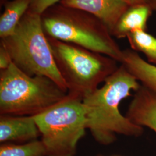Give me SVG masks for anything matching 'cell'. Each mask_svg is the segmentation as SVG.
<instances>
[{
  "instance_id": "6da1fadb",
  "label": "cell",
  "mask_w": 156,
  "mask_h": 156,
  "mask_svg": "<svg viewBox=\"0 0 156 156\" xmlns=\"http://www.w3.org/2000/svg\"><path fill=\"white\" fill-rule=\"evenodd\" d=\"M104 84L83 98L86 111V128L101 145H109L117 135L138 137L144 128L123 116L119 109L121 102L131 96L140 84L123 65L106 79Z\"/></svg>"
},
{
  "instance_id": "7a4b0ae2",
  "label": "cell",
  "mask_w": 156,
  "mask_h": 156,
  "mask_svg": "<svg viewBox=\"0 0 156 156\" xmlns=\"http://www.w3.org/2000/svg\"><path fill=\"white\" fill-rule=\"evenodd\" d=\"M41 20L46 36L80 46L121 63L123 50L106 26L89 13L58 3L46 10Z\"/></svg>"
},
{
  "instance_id": "3957f363",
  "label": "cell",
  "mask_w": 156,
  "mask_h": 156,
  "mask_svg": "<svg viewBox=\"0 0 156 156\" xmlns=\"http://www.w3.org/2000/svg\"><path fill=\"white\" fill-rule=\"evenodd\" d=\"M68 91L42 76H31L12 62L0 72V114L36 116L65 99Z\"/></svg>"
},
{
  "instance_id": "277c9868",
  "label": "cell",
  "mask_w": 156,
  "mask_h": 156,
  "mask_svg": "<svg viewBox=\"0 0 156 156\" xmlns=\"http://www.w3.org/2000/svg\"><path fill=\"white\" fill-rule=\"evenodd\" d=\"M12 62L29 76L50 78L62 89L68 91L59 72L45 34L41 15L28 11L17 25L14 33L1 39Z\"/></svg>"
},
{
  "instance_id": "5b68a950",
  "label": "cell",
  "mask_w": 156,
  "mask_h": 156,
  "mask_svg": "<svg viewBox=\"0 0 156 156\" xmlns=\"http://www.w3.org/2000/svg\"><path fill=\"white\" fill-rule=\"evenodd\" d=\"M56 66L68 93L82 100L118 68L117 61L78 45L48 37Z\"/></svg>"
},
{
  "instance_id": "8992f818",
  "label": "cell",
  "mask_w": 156,
  "mask_h": 156,
  "mask_svg": "<svg viewBox=\"0 0 156 156\" xmlns=\"http://www.w3.org/2000/svg\"><path fill=\"white\" fill-rule=\"evenodd\" d=\"M46 156H74L86 128L82 99L68 93L63 100L34 116Z\"/></svg>"
},
{
  "instance_id": "52a82bcc",
  "label": "cell",
  "mask_w": 156,
  "mask_h": 156,
  "mask_svg": "<svg viewBox=\"0 0 156 156\" xmlns=\"http://www.w3.org/2000/svg\"><path fill=\"white\" fill-rule=\"evenodd\" d=\"M59 3L92 15L106 26L111 34L129 6L123 0H62Z\"/></svg>"
},
{
  "instance_id": "ba28073f",
  "label": "cell",
  "mask_w": 156,
  "mask_h": 156,
  "mask_svg": "<svg viewBox=\"0 0 156 156\" xmlns=\"http://www.w3.org/2000/svg\"><path fill=\"white\" fill-rule=\"evenodd\" d=\"M41 135L34 116H0V142H28Z\"/></svg>"
},
{
  "instance_id": "9c48e42d",
  "label": "cell",
  "mask_w": 156,
  "mask_h": 156,
  "mask_svg": "<svg viewBox=\"0 0 156 156\" xmlns=\"http://www.w3.org/2000/svg\"><path fill=\"white\" fill-rule=\"evenodd\" d=\"M126 116L140 127H146L156 134V93L140 84L135 91Z\"/></svg>"
},
{
  "instance_id": "30bf717a",
  "label": "cell",
  "mask_w": 156,
  "mask_h": 156,
  "mask_svg": "<svg viewBox=\"0 0 156 156\" xmlns=\"http://www.w3.org/2000/svg\"><path fill=\"white\" fill-rule=\"evenodd\" d=\"M153 11L151 6L148 5L129 6L112 31V35L122 39L135 30L146 31Z\"/></svg>"
},
{
  "instance_id": "8fae6325",
  "label": "cell",
  "mask_w": 156,
  "mask_h": 156,
  "mask_svg": "<svg viewBox=\"0 0 156 156\" xmlns=\"http://www.w3.org/2000/svg\"><path fill=\"white\" fill-rule=\"evenodd\" d=\"M121 64L142 85L156 93V66L145 61L130 49L123 50Z\"/></svg>"
},
{
  "instance_id": "7c38bea8",
  "label": "cell",
  "mask_w": 156,
  "mask_h": 156,
  "mask_svg": "<svg viewBox=\"0 0 156 156\" xmlns=\"http://www.w3.org/2000/svg\"><path fill=\"white\" fill-rule=\"evenodd\" d=\"M32 0H9L4 4L0 17V38L9 37L14 33L17 25L28 11Z\"/></svg>"
},
{
  "instance_id": "4fadbf2b",
  "label": "cell",
  "mask_w": 156,
  "mask_h": 156,
  "mask_svg": "<svg viewBox=\"0 0 156 156\" xmlns=\"http://www.w3.org/2000/svg\"><path fill=\"white\" fill-rule=\"evenodd\" d=\"M131 49L142 53L147 62L156 65V38L144 30H135L127 35Z\"/></svg>"
},
{
  "instance_id": "5bb4252c",
  "label": "cell",
  "mask_w": 156,
  "mask_h": 156,
  "mask_svg": "<svg viewBox=\"0 0 156 156\" xmlns=\"http://www.w3.org/2000/svg\"><path fill=\"white\" fill-rule=\"evenodd\" d=\"M0 156H46V152L41 140H37L20 145L2 144Z\"/></svg>"
},
{
  "instance_id": "9a60e30c",
  "label": "cell",
  "mask_w": 156,
  "mask_h": 156,
  "mask_svg": "<svg viewBox=\"0 0 156 156\" xmlns=\"http://www.w3.org/2000/svg\"><path fill=\"white\" fill-rule=\"evenodd\" d=\"M62 0H32L28 11L41 15L52 6L58 4Z\"/></svg>"
},
{
  "instance_id": "2e32d148",
  "label": "cell",
  "mask_w": 156,
  "mask_h": 156,
  "mask_svg": "<svg viewBox=\"0 0 156 156\" xmlns=\"http://www.w3.org/2000/svg\"><path fill=\"white\" fill-rule=\"evenodd\" d=\"M12 62L11 57L5 49L0 45V69L4 70L10 66Z\"/></svg>"
},
{
  "instance_id": "e0dca14e",
  "label": "cell",
  "mask_w": 156,
  "mask_h": 156,
  "mask_svg": "<svg viewBox=\"0 0 156 156\" xmlns=\"http://www.w3.org/2000/svg\"><path fill=\"white\" fill-rule=\"evenodd\" d=\"M129 6L136 5H148L151 6V0H123ZM152 8V7H151Z\"/></svg>"
},
{
  "instance_id": "ac0fdd59",
  "label": "cell",
  "mask_w": 156,
  "mask_h": 156,
  "mask_svg": "<svg viewBox=\"0 0 156 156\" xmlns=\"http://www.w3.org/2000/svg\"><path fill=\"white\" fill-rule=\"evenodd\" d=\"M151 5L153 10H156V0H151Z\"/></svg>"
},
{
  "instance_id": "d6986e66",
  "label": "cell",
  "mask_w": 156,
  "mask_h": 156,
  "mask_svg": "<svg viewBox=\"0 0 156 156\" xmlns=\"http://www.w3.org/2000/svg\"><path fill=\"white\" fill-rule=\"evenodd\" d=\"M9 1V0H0V5H1V7L2 6L4 5V4H5L6 2H7Z\"/></svg>"
}]
</instances>
